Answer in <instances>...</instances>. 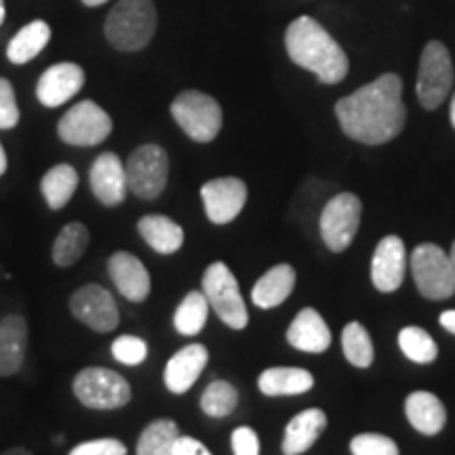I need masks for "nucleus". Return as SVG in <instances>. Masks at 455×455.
<instances>
[{"label": "nucleus", "mask_w": 455, "mask_h": 455, "mask_svg": "<svg viewBox=\"0 0 455 455\" xmlns=\"http://www.w3.org/2000/svg\"><path fill=\"white\" fill-rule=\"evenodd\" d=\"M339 127L350 140L365 146L388 144L407 123L403 81L398 74H382L335 104Z\"/></svg>", "instance_id": "nucleus-1"}, {"label": "nucleus", "mask_w": 455, "mask_h": 455, "mask_svg": "<svg viewBox=\"0 0 455 455\" xmlns=\"http://www.w3.org/2000/svg\"><path fill=\"white\" fill-rule=\"evenodd\" d=\"M284 49L295 66L315 74L321 83L338 84L348 76L346 51L325 28L308 15H299L284 32Z\"/></svg>", "instance_id": "nucleus-2"}, {"label": "nucleus", "mask_w": 455, "mask_h": 455, "mask_svg": "<svg viewBox=\"0 0 455 455\" xmlns=\"http://www.w3.org/2000/svg\"><path fill=\"white\" fill-rule=\"evenodd\" d=\"M156 7L152 0H118L106 17L108 43L123 53L146 49L156 34Z\"/></svg>", "instance_id": "nucleus-3"}, {"label": "nucleus", "mask_w": 455, "mask_h": 455, "mask_svg": "<svg viewBox=\"0 0 455 455\" xmlns=\"http://www.w3.org/2000/svg\"><path fill=\"white\" fill-rule=\"evenodd\" d=\"M171 116L180 129L198 144H209L220 135L224 114L220 101L203 91H184L171 104Z\"/></svg>", "instance_id": "nucleus-4"}, {"label": "nucleus", "mask_w": 455, "mask_h": 455, "mask_svg": "<svg viewBox=\"0 0 455 455\" xmlns=\"http://www.w3.org/2000/svg\"><path fill=\"white\" fill-rule=\"evenodd\" d=\"M74 396L87 409L112 411L129 405L133 390L121 373L106 367H87L76 373L72 382Z\"/></svg>", "instance_id": "nucleus-5"}, {"label": "nucleus", "mask_w": 455, "mask_h": 455, "mask_svg": "<svg viewBox=\"0 0 455 455\" xmlns=\"http://www.w3.org/2000/svg\"><path fill=\"white\" fill-rule=\"evenodd\" d=\"M203 293L209 301V308L224 321V325L236 329V331L247 327V306H244L241 289H238L236 276L224 261H215L204 270Z\"/></svg>", "instance_id": "nucleus-6"}, {"label": "nucleus", "mask_w": 455, "mask_h": 455, "mask_svg": "<svg viewBox=\"0 0 455 455\" xmlns=\"http://www.w3.org/2000/svg\"><path fill=\"white\" fill-rule=\"evenodd\" d=\"M411 275L418 291L428 299H447L455 293V275L449 255L439 244H418L411 253Z\"/></svg>", "instance_id": "nucleus-7"}, {"label": "nucleus", "mask_w": 455, "mask_h": 455, "mask_svg": "<svg viewBox=\"0 0 455 455\" xmlns=\"http://www.w3.org/2000/svg\"><path fill=\"white\" fill-rule=\"evenodd\" d=\"M453 87V61L449 49L441 41H430L419 57L418 100L426 110H436L447 100Z\"/></svg>", "instance_id": "nucleus-8"}, {"label": "nucleus", "mask_w": 455, "mask_h": 455, "mask_svg": "<svg viewBox=\"0 0 455 455\" xmlns=\"http://www.w3.org/2000/svg\"><path fill=\"white\" fill-rule=\"evenodd\" d=\"M129 192L141 201H155L163 195L169 181V156L164 148L156 144L140 146L131 152L124 164Z\"/></svg>", "instance_id": "nucleus-9"}, {"label": "nucleus", "mask_w": 455, "mask_h": 455, "mask_svg": "<svg viewBox=\"0 0 455 455\" xmlns=\"http://www.w3.org/2000/svg\"><path fill=\"white\" fill-rule=\"evenodd\" d=\"M112 133V118L104 108L91 100L78 101L72 106L60 124H57V135L68 146L76 148H93L104 144L108 135Z\"/></svg>", "instance_id": "nucleus-10"}, {"label": "nucleus", "mask_w": 455, "mask_h": 455, "mask_svg": "<svg viewBox=\"0 0 455 455\" xmlns=\"http://www.w3.org/2000/svg\"><path fill=\"white\" fill-rule=\"evenodd\" d=\"M361 198L352 192H341L325 204L318 226H321V236L329 251L341 253L350 247L361 224Z\"/></svg>", "instance_id": "nucleus-11"}, {"label": "nucleus", "mask_w": 455, "mask_h": 455, "mask_svg": "<svg viewBox=\"0 0 455 455\" xmlns=\"http://www.w3.org/2000/svg\"><path fill=\"white\" fill-rule=\"evenodd\" d=\"M70 312L78 323L98 333H110L118 327L121 312L112 293L101 284H84L70 298Z\"/></svg>", "instance_id": "nucleus-12"}, {"label": "nucleus", "mask_w": 455, "mask_h": 455, "mask_svg": "<svg viewBox=\"0 0 455 455\" xmlns=\"http://www.w3.org/2000/svg\"><path fill=\"white\" fill-rule=\"evenodd\" d=\"M201 196L209 221L224 226L243 212L247 203V184L238 178H218L201 188Z\"/></svg>", "instance_id": "nucleus-13"}, {"label": "nucleus", "mask_w": 455, "mask_h": 455, "mask_svg": "<svg viewBox=\"0 0 455 455\" xmlns=\"http://www.w3.org/2000/svg\"><path fill=\"white\" fill-rule=\"evenodd\" d=\"M89 184L93 196L106 207H118L129 192L124 164L114 152H104L95 158L89 171Z\"/></svg>", "instance_id": "nucleus-14"}, {"label": "nucleus", "mask_w": 455, "mask_h": 455, "mask_svg": "<svg viewBox=\"0 0 455 455\" xmlns=\"http://www.w3.org/2000/svg\"><path fill=\"white\" fill-rule=\"evenodd\" d=\"M407 251L403 238L395 235L384 236L373 253L371 281L382 293H395L405 281Z\"/></svg>", "instance_id": "nucleus-15"}, {"label": "nucleus", "mask_w": 455, "mask_h": 455, "mask_svg": "<svg viewBox=\"0 0 455 455\" xmlns=\"http://www.w3.org/2000/svg\"><path fill=\"white\" fill-rule=\"evenodd\" d=\"M84 70L72 61L47 68L36 83V98L44 108H60L84 87Z\"/></svg>", "instance_id": "nucleus-16"}, {"label": "nucleus", "mask_w": 455, "mask_h": 455, "mask_svg": "<svg viewBox=\"0 0 455 455\" xmlns=\"http://www.w3.org/2000/svg\"><path fill=\"white\" fill-rule=\"evenodd\" d=\"M108 275L124 299L141 304L150 295L152 278L140 258L129 251H116L108 259Z\"/></svg>", "instance_id": "nucleus-17"}, {"label": "nucleus", "mask_w": 455, "mask_h": 455, "mask_svg": "<svg viewBox=\"0 0 455 455\" xmlns=\"http://www.w3.org/2000/svg\"><path fill=\"white\" fill-rule=\"evenodd\" d=\"M209 361V352L203 344H190L169 358L164 367V386L173 395H186L201 378Z\"/></svg>", "instance_id": "nucleus-18"}, {"label": "nucleus", "mask_w": 455, "mask_h": 455, "mask_svg": "<svg viewBox=\"0 0 455 455\" xmlns=\"http://www.w3.org/2000/svg\"><path fill=\"white\" fill-rule=\"evenodd\" d=\"M28 333L24 316L9 315L0 321V378H11L24 365Z\"/></svg>", "instance_id": "nucleus-19"}, {"label": "nucleus", "mask_w": 455, "mask_h": 455, "mask_svg": "<svg viewBox=\"0 0 455 455\" xmlns=\"http://www.w3.org/2000/svg\"><path fill=\"white\" fill-rule=\"evenodd\" d=\"M287 341L295 350L321 355L331 346V331H329L325 318L315 308H304L289 325Z\"/></svg>", "instance_id": "nucleus-20"}, {"label": "nucleus", "mask_w": 455, "mask_h": 455, "mask_svg": "<svg viewBox=\"0 0 455 455\" xmlns=\"http://www.w3.org/2000/svg\"><path fill=\"white\" fill-rule=\"evenodd\" d=\"M327 428V415L323 409H306L287 424L283 436L284 455H301L315 445L323 430Z\"/></svg>", "instance_id": "nucleus-21"}, {"label": "nucleus", "mask_w": 455, "mask_h": 455, "mask_svg": "<svg viewBox=\"0 0 455 455\" xmlns=\"http://www.w3.org/2000/svg\"><path fill=\"white\" fill-rule=\"evenodd\" d=\"M405 413H407L409 424L426 436L439 435V432L445 428V422H447L445 405H443L441 398L432 395V392H426V390L411 392L405 401Z\"/></svg>", "instance_id": "nucleus-22"}, {"label": "nucleus", "mask_w": 455, "mask_h": 455, "mask_svg": "<svg viewBox=\"0 0 455 455\" xmlns=\"http://www.w3.org/2000/svg\"><path fill=\"white\" fill-rule=\"evenodd\" d=\"M295 270L289 264H278L270 268L264 276L255 283L251 299L253 304L261 310H270L281 306L284 299L289 298L295 287Z\"/></svg>", "instance_id": "nucleus-23"}, {"label": "nucleus", "mask_w": 455, "mask_h": 455, "mask_svg": "<svg viewBox=\"0 0 455 455\" xmlns=\"http://www.w3.org/2000/svg\"><path fill=\"white\" fill-rule=\"evenodd\" d=\"M258 386L266 396H295L308 392L315 386V378L299 367H272L261 371Z\"/></svg>", "instance_id": "nucleus-24"}, {"label": "nucleus", "mask_w": 455, "mask_h": 455, "mask_svg": "<svg viewBox=\"0 0 455 455\" xmlns=\"http://www.w3.org/2000/svg\"><path fill=\"white\" fill-rule=\"evenodd\" d=\"M140 236L161 255L178 253L184 244V230L167 215H144L138 221Z\"/></svg>", "instance_id": "nucleus-25"}, {"label": "nucleus", "mask_w": 455, "mask_h": 455, "mask_svg": "<svg viewBox=\"0 0 455 455\" xmlns=\"http://www.w3.org/2000/svg\"><path fill=\"white\" fill-rule=\"evenodd\" d=\"M51 41V28L47 21L36 20L32 24L21 28L9 41L7 57L11 64L24 66L28 61H32L34 57L41 55V51L47 47Z\"/></svg>", "instance_id": "nucleus-26"}, {"label": "nucleus", "mask_w": 455, "mask_h": 455, "mask_svg": "<svg viewBox=\"0 0 455 455\" xmlns=\"http://www.w3.org/2000/svg\"><path fill=\"white\" fill-rule=\"evenodd\" d=\"M78 188V173L72 164H55L43 175L41 192L44 203L53 212L64 209Z\"/></svg>", "instance_id": "nucleus-27"}, {"label": "nucleus", "mask_w": 455, "mask_h": 455, "mask_svg": "<svg viewBox=\"0 0 455 455\" xmlns=\"http://www.w3.org/2000/svg\"><path fill=\"white\" fill-rule=\"evenodd\" d=\"M89 228L83 224V221H70L60 230L55 243L53 251H51V258H53L55 266L60 268H70V266L76 264L78 259L83 258L84 251L89 247Z\"/></svg>", "instance_id": "nucleus-28"}, {"label": "nucleus", "mask_w": 455, "mask_h": 455, "mask_svg": "<svg viewBox=\"0 0 455 455\" xmlns=\"http://www.w3.org/2000/svg\"><path fill=\"white\" fill-rule=\"evenodd\" d=\"M209 301L204 298L203 291H190L181 299L173 315V325L178 329V333L188 335V338H195L207 325L209 316Z\"/></svg>", "instance_id": "nucleus-29"}, {"label": "nucleus", "mask_w": 455, "mask_h": 455, "mask_svg": "<svg viewBox=\"0 0 455 455\" xmlns=\"http://www.w3.org/2000/svg\"><path fill=\"white\" fill-rule=\"evenodd\" d=\"M180 428L173 419H155L144 428L138 441V455H173Z\"/></svg>", "instance_id": "nucleus-30"}, {"label": "nucleus", "mask_w": 455, "mask_h": 455, "mask_svg": "<svg viewBox=\"0 0 455 455\" xmlns=\"http://www.w3.org/2000/svg\"><path fill=\"white\" fill-rule=\"evenodd\" d=\"M238 405V392L226 379H215L204 388L201 396V409L209 418H228Z\"/></svg>", "instance_id": "nucleus-31"}, {"label": "nucleus", "mask_w": 455, "mask_h": 455, "mask_svg": "<svg viewBox=\"0 0 455 455\" xmlns=\"http://www.w3.org/2000/svg\"><path fill=\"white\" fill-rule=\"evenodd\" d=\"M341 348L355 367L365 369L373 363V341L361 323H348L341 331Z\"/></svg>", "instance_id": "nucleus-32"}, {"label": "nucleus", "mask_w": 455, "mask_h": 455, "mask_svg": "<svg viewBox=\"0 0 455 455\" xmlns=\"http://www.w3.org/2000/svg\"><path fill=\"white\" fill-rule=\"evenodd\" d=\"M398 346H401L403 355L409 361L419 363V365H428L439 356V348H436L435 339L430 338L428 331L422 327H405L398 333Z\"/></svg>", "instance_id": "nucleus-33"}, {"label": "nucleus", "mask_w": 455, "mask_h": 455, "mask_svg": "<svg viewBox=\"0 0 455 455\" xmlns=\"http://www.w3.org/2000/svg\"><path fill=\"white\" fill-rule=\"evenodd\" d=\"M110 350L112 356L127 367H138L148 358V344L138 335H118Z\"/></svg>", "instance_id": "nucleus-34"}, {"label": "nucleus", "mask_w": 455, "mask_h": 455, "mask_svg": "<svg viewBox=\"0 0 455 455\" xmlns=\"http://www.w3.org/2000/svg\"><path fill=\"white\" fill-rule=\"evenodd\" d=\"M350 453L352 455H398L396 443L384 435H375V432H367V435H358L350 441Z\"/></svg>", "instance_id": "nucleus-35"}, {"label": "nucleus", "mask_w": 455, "mask_h": 455, "mask_svg": "<svg viewBox=\"0 0 455 455\" xmlns=\"http://www.w3.org/2000/svg\"><path fill=\"white\" fill-rule=\"evenodd\" d=\"M17 123H20V106H17L13 84L7 78H0V129L9 131L17 127Z\"/></svg>", "instance_id": "nucleus-36"}, {"label": "nucleus", "mask_w": 455, "mask_h": 455, "mask_svg": "<svg viewBox=\"0 0 455 455\" xmlns=\"http://www.w3.org/2000/svg\"><path fill=\"white\" fill-rule=\"evenodd\" d=\"M68 455H127V447L118 439H95L81 443Z\"/></svg>", "instance_id": "nucleus-37"}, {"label": "nucleus", "mask_w": 455, "mask_h": 455, "mask_svg": "<svg viewBox=\"0 0 455 455\" xmlns=\"http://www.w3.org/2000/svg\"><path fill=\"white\" fill-rule=\"evenodd\" d=\"M232 451L235 455H259L258 432L249 426H241L232 432Z\"/></svg>", "instance_id": "nucleus-38"}, {"label": "nucleus", "mask_w": 455, "mask_h": 455, "mask_svg": "<svg viewBox=\"0 0 455 455\" xmlns=\"http://www.w3.org/2000/svg\"><path fill=\"white\" fill-rule=\"evenodd\" d=\"M173 455H213L201 441L192 439V436H178L173 445Z\"/></svg>", "instance_id": "nucleus-39"}, {"label": "nucleus", "mask_w": 455, "mask_h": 455, "mask_svg": "<svg viewBox=\"0 0 455 455\" xmlns=\"http://www.w3.org/2000/svg\"><path fill=\"white\" fill-rule=\"evenodd\" d=\"M441 325L447 329L449 333L455 335V310H447L441 315Z\"/></svg>", "instance_id": "nucleus-40"}, {"label": "nucleus", "mask_w": 455, "mask_h": 455, "mask_svg": "<svg viewBox=\"0 0 455 455\" xmlns=\"http://www.w3.org/2000/svg\"><path fill=\"white\" fill-rule=\"evenodd\" d=\"M7 167H9V161H7V152H4L3 144H0V178H3V175L7 173Z\"/></svg>", "instance_id": "nucleus-41"}, {"label": "nucleus", "mask_w": 455, "mask_h": 455, "mask_svg": "<svg viewBox=\"0 0 455 455\" xmlns=\"http://www.w3.org/2000/svg\"><path fill=\"white\" fill-rule=\"evenodd\" d=\"M0 455H32V453L24 447H13V449H7V451L0 453Z\"/></svg>", "instance_id": "nucleus-42"}, {"label": "nucleus", "mask_w": 455, "mask_h": 455, "mask_svg": "<svg viewBox=\"0 0 455 455\" xmlns=\"http://www.w3.org/2000/svg\"><path fill=\"white\" fill-rule=\"evenodd\" d=\"M83 4H87V7H100V4H106L108 0H81Z\"/></svg>", "instance_id": "nucleus-43"}, {"label": "nucleus", "mask_w": 455, "mask_h": 455, "mask_svg": "<svg viewBox=\"0 0 455 455\" xmlns=\"http://www.w3.org/2000/svg\"><path fill=\"white\" fill-rule=\"evenodd\" d=\"M4 17H7V9H4V0H0V26L4 24Z\"/></svg>", "instance_id": "nucleus-44"}, {"label": "nucleus", "mask_w": 455, "mask_h": 455, "mask_svg": "<svg viewBox=\"0 0 455 455\" xmlns=\"http://www.w3.org/2000/svg\"><path fill=\"white\" fill-rule=\"evenodd\" d=\"M449 114H451V124H453V129H455V95H453V100H451V110H449Z\"/></svg>", "instance_id": "nucleus-45"}, {"label": "nucleus", "mask_w": 455, "mask_h": 455, "mask_svg": "<svg viewBox=\"0 0 455 455\" xmlns=\"http://www.w3.org/2000/svg\"><path fill=\"white\" fill-rule=\"evenodd\" d=\"M449 259H451V266H453V275H455V241H453L451 253H449Z\"/></svg>", "instance_id": "nucleus-46"}, {"label": "nucleus", "mask_w": 455, "mask_h": 455, "mask_svg": "<svg viewBox=\"0 0 455 455\" xmlns=\"http://www.w3.org/2000/svg\"><path fill=\"white\" fill-rule=\"evenodd\" d=\"M61 441H64V435H57V436H55V443H57V445H60Z\"/></svg>", "instance_id": "nucleus-47"}]
</instances>
